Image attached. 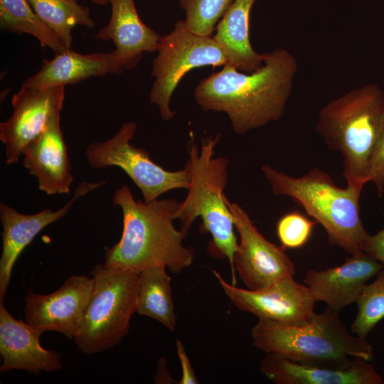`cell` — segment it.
<instances>
[{"label":"cell","instance_id":"1","mask_svg":"<svg viewBox=\"0 0 384 384\" xmlns=\"http://www.w3.org/2000/svg\"><path fill=\"white\" fill-rule=\"evenodd\" d=\"M297 68L295 57L277 48L265 53L263 65L252 73L224 65L200 81L194 98L205 112H225L234 132L245 134L283 115Z\"/></svg>","mask_w":384,"mask_h":384},{"label":"cell","instance_id":"2","mask_svg":"<svg viewBox=\"0 0 384 384\" xmlns=\"http://www.w3.org/2000/svg\"><path fill=\"white\" fill-rule=\"evenodd\" d=\"M113 205L122 210L123 230L119 242L107 249L105 266L139 273L163 266L178 274L193 263L195 250L183 245L186 236L173 223L179 202L135 200L124 185L116 190Z\"/></svg>","mask_w":384,"mask_h":384},{"label":"cell","instance_id":"3","mask_svg":"<svg viewBox=\"0 0 384 384\" xmlns=\"http://www.w3.org/2000/svg\"><path fill=\"white\" fill-rule=\"evenodd\" d=\"M220 138V134H218L201 139L199 149L191 132L188 157L185 164L190 182L187 196L176 210L175 220H180V230L186 236L196 218H201V231L209 233L212 237L208 251L215 257L228 260L231 284L236 285L234 256L238 242L233 216L226 204L224 193L229 160L226 156H215V147Z\"/></svg>","mask_w":384,"mask_h":384},{"label":"cell","instance_id":"4","mask_svg":"<svg viewBox=\"0 0 384 384\" xmlns=\"http://www.w3.org/2000/svg\"><path fill=\"white\" fill-rule=\"evenodd\" d=\"M384 124V92L375 83L348 91L323 107L316 130L343 158L346 183L369 182L370 162Z\"/></svg>","mask_w":384,"mask_h":384},{"label":"cell","instance_id":"5","mask_svg":"<svg viewBox=\"0 0 384 384\" xmlns=\"http://www.w3.org/2000/svg\"><path fill=\"white\" fill-rule=\"evenodd\" d=\"M261 170L274 194L285 196L304 209L325 230L329 242L351 255L362 251L369 234L360 215L363 186H336L331 177L313 168L299 177L292 176L268 164Z\"/></svg>","mask_w":384,"mask_h":384},{"label":"cell","instance_id":"6","mask_svg":"<svg viewBox=\"0 0 384 384\" xmlns=\"http://www.w3.org/2000/svg\"><path fill=\"white\" fill-rule=\"evenodd\" d=\"M253 346L266 353H276L310 366L339 368L355 359L370 361L371 345L348 331L339 314L326 307L300 326H287L258 319L251 329Z\"/></svg>","mask_w":384,"mask_h":384},{"label":"cell","instance_id":"7","mask_svg":"<svg viewBox=\"0 0 384 384\" xmlns=\"http://www.w3.org/2000/svg\"><path fill=\"white\" fill-rule=\"evenodd\" d=\"M91 274V298L73 338L78 348L89 355L113 348L129 333L131 318L137 312L139 273L98 264Z\"/></svg>","mask_w":384,"mask_h":384},{"label":"cell","instance_id":"8","mask_svg":"<svg viewBox=\"0 0 384 384\" xmlns=\"http://www.w3.org/2000/svg\"><path fill=\"white\" fill-rule=\"evenodd\" d=\"M157 55L152 62L151 75L155 78L149 101L161 118L170 121L175 112L170 108L171 96L182 78L191 70L227 64V59L213 38L192 33L183 20L176 22L173 31L161 37Z\"/></svg>","mask_w":384,"mask_h":384},{"label":"cell","instance_id":"9","mask_svg":"<svg viewBox=\"0 0 384 384\" xmlns=\"http://www.w3.org/2000/svg\"><path fill=\"white\" fill-rule=\"evenodd\" d=\"M137 129L134 122H127L109 139L90 144L85 150L89 165L95 169L120 168L141 191L145 202L173 189H187L190 176L186 167L176 171L166 170L151 160L146 149L130 143Z\"/></svg>","mask_w":384,"mask_h":384},{"label":"cell","instance_id":"10","mask_svg":"<svg viewBox=\"0 0 384 384\" xmlns=\"http://www.w3.org/2000/svg\"><path fill=\"white\" fill-rule=\"evenodd\" d=\"M225 202L239 235L234 269L247 289L260 290L279 280L294 277L295 265L283 248L267 240L240 206L231 203L226 196Z\"/></svg>","mask_w":384,"mask_h":384},{"label":"cell","instance_id":"11","mask_svg":"<svg viewBox=\"0 0 384 384\" xmlns=\"http://www.w3.org/2000/svg\"><path fill=\"white\" fill-rule=\"evenodd\" d=\"M213 274L235 306L258 319L300 326L309 322L316 313V301L309 289L294 277L279 280L260 290H251L228 283L215 270Z\"/></svg>","mask_w":384,"mask_h":384},{"label":"cell","instance_id":"12","mask_svg":"<svg viewBox=\"0 0 384 384\" xmlns=\"http://www.w3.org/2000/svg\"><path fill=\"white\" fill-rule=\"evenodd\" d=\"M65 86L43 88L21 87L11 100L13 112L0 124V140L6 147V162L16 164L26 146L46 128L50 119L60 113Z\"/></svg>","mask_w":384,"mask_h":384},{"label":"cell","instance_id":"13","mask_svg":"<svg viewBox=\"0 0 384 384\" xmlns=\"http://www.w3.org/2000/svg\"><path fill=\"white\" fill-rule=\"evenodd\" d=\"M93 289V278L68 277L55 292L39 294L30 292L25 297L24 321L43 332L61 333L74 338L85 316Z\"/></svg>","mask_w":384,"mask_h":384},{"label":"cell","instance_id":"14","mask_svg":"<svg viewBox=\"0 0 384 384\" xmlns=\"http://www.w3.org/2000/svg\"><path fill=\"white\" fill-rule=\"evenodd\" d=\"M107 183V180L92 183L82 181L73 197L60 209L46 208L33 214H23L1 202L0 222L2 225V252L0 258V302L10 283L14 264L24 248L46 226L68 214L78 198Z\"/></svg>","mask_w":384,"mask_h":384},{"label":"cell","instance_id":"15","mask_svg":"<svg viewBox=\"0 0 384 384\" xmlns=\"http://www.w3.org/2000/svg\"><path fill=\"white\" fill-rule=\"evenodd\" d=\"M383 267L375 257L361 251L351 255L341 265L306 271L303 282L316 302H324L339 314L346 306L356 303L367 282Z\"/></svg>","mask_w":384,"mask_h":384},{"label":"cell","instance_id":"16","mask_svg":"<svg viewBox=\"0 0 384 384\" xmlns=\"http://www.w3.org/2000/svg\"><path fill=\"white\" fill-rule=\"evenodd\" d=\"M110 21L94 38L114 43V75H119L137 67L144 52L157 51L161 36L141 20L134 0H110Z\"/></svg>","mask_w":384,"mask_h":384},{"label":"cell","instance_id":"17","mask_svg":"<svg viewBox=\"0 0 384 384\" xmlns=\"http://www.w3.org/2000/svg\"><path fill=\"white\" fill-rule=\"evenodd\" d=\"M43 333L25 321L14 318L0 302L1 373L23 370L39 373L61 369V353L41 346L39 339Z\"/></svg>","mask_w":384,"mask_h":384},{"label":"cell","instance_id":"18","mask_svg":"<svg viewBox=\"0 0 384 384\" xmlns=\"http://www.w3.org/2000/svg\"><path fill=\"white\" fill-rule=\"evenodd\" d=\"M23 166L38 181L47 195L70 192L73 181L71 166L60 127V113L54 115L45 130L23 151Z\"/></svg>","mask_w":384,"mask_h":384},{"label":"cell","instance_id":"19","mask_svg":"<svg viewBox=\"0 0 384 384\" xmlns=\"http://www.w3.org/2000/svg\"><path fill=\"white\" fill-rule=\"evenodd\" d=\"M260 370L277 384H383L384 380L369 361L356 358L349 366L334 368L294 361L276 353H267Z\"/></svg>","mask_w":384,"mask_h":384},{"label":"cell","instance_id":"20","mask_svg":"<svg viewBox=\"0 0 384 384\" xmlns=\"http://www.w3.org/2000/svg\"><path fill=\"white\" fill-rule=\"evenodd\" d=\"M114 74L112 52L82 54L71 48L43 59L41 68L24 80L21 87L43 88L77 84L92 77Z\"/></svg>","mask_w":384,"mask_h":384},{"label":"cell","instance_id":"21","mask_svg":"<svg viewBox=\"0 0 384 384\" xmlns=\"http://www.w3.org/2000/svg\"><path fill=\"white\" fill-rule=\"evenodd\" d=\"M256 1L235 0L216 25L213 37L224 53L227 63L246 73L258 70L265 55L255 52L250 40V12Z\"/></svg>","mask_w":384,"mask_h":384},{"label":"cell","instance_id":"22","mask_svg":"<svg viewBox=\"0 0 384 384\" xmlns=\"http://www.w3.org/2000/svg\"><path fill=\"white\" fill-rule=\"evenodd\" d=\"M166 267L153 266L139 272L137 312L151 317L174 331L176 315L172 299L171 277Z\"/></svg>","mask_w":384,"mask_h":384},{"label":"cell","instance_id":"23","mask_svg":"<svg viewBox=\"0 0 384 384\" xmlns=\"http://www.w3.org/2000/svg\"><path fill=\"white\" fill-rule=\"evenodd\" d=\"M41 20L63 42L73 43L72 30L77 25L95 27L90 9L77 0H28Z\"/></svg>","mask_w":384,"mask_h":384},{"label":"cell","instance_id":"24","mask_svg":"<svg viewBox=\"0 0 384 384\" xmlns=\"http://www.w3.org/2000/svg\"><path fill=\"white\" fill-rule=\"evenodd\" d=\"M0 26L18 34L28 33L55 53L68 50L61 39L38 16L28 0H0Z\"/></svg>","mask_w":384,"mask_h":384},{"label":"cell","instance_id":"25","mask_svg":"<svg viewBox=\"0 0 384 384\" xmlns=\"http://www.w3.org/2000/svg\"><path fill=\"white\" fill-rule=\"evenodd\" d=\"M356 303L357 313L350 331L354 335L366 338L384 318V270L376 274L373 282L365 285Z\"/></svg>","mask_w":384,"mask_h":384},{"label":"cell","instance_id":"26","mask_svg":"<svg viewBox=\"0 0 384 384\" xmlns=\"http://www.w3.org/2000/svg\"><path fill=\"white\" fill-rule=\"evenodd\" d=\"M235 0H179L185 11L183 20L188 30L197 35L211 37L218 21Z\"/></svg>","mask_w":384,"mask_h":384},{"label":"cell","instance_id":"27","mask_svg":"<svg viewBox=\"0 0 384 384\" xmlns=\"http://www.w3.org/2000/svg\"><path fill=\"white\" fill-rule=\"evenodd\" d=\"M316 223L298 212L288 213L277 222V236L284 247L299 248L308 241Z\"/></svg>","mask_w":384,"mask_h":384},{"label":"cell","instance_id":"28","mask_svg":"<svg viewBox=\"0 0 384 384\" xmlns=\"http://www.w3.org/2000/svg\"><path fill=\"white\" fill-rule=\"evenodd\" d=\"M368 181L374 183L378 196H382L384 192V124L370 162Z\"/></svg>","mask_w":384,"mask_h":384},{"label":"cell","instance_id":"29","mask_svg":"<svg viewBox=\"0 0 384 384\" xmlns=\"http://www.w3.org/2000/svg\"><path fill=\"white\" fill-rule=\"evenodd\" d=\"M177 355L179 358L182 374L178 383L179 384H197L198 379L195 375L193 368L191 364L188 355L184 348L182 341L176 339Z\"/></svg>","mask_w":384,"mask_h":384},{"label":"cell","instance_id":"30","mask_svg":"<svg viewBox=\"0 0 384 384\" xmlns=\"http://www.w3.org/2000/svg\"><path fill=\"white\" fill-rule=\"evenodd\" d=\"M362 251L373 256L384 265V227L375 235H369Z\"/></svg>","mask_w":384,"mask_h":384},{"label":"cell","instance_id":"31","mask_svg":"<svg viewBox=\"0 0 384 384\" xmlns=\"http://www.w3.org/2000/svg\"><path fill=\"white\" fill-rule=\"evenodd\" d=\"M90 1L98 5H107L110 1V0H90Z\"/></svg>","mask_w":384,"mask_h":384}]
</instances>
